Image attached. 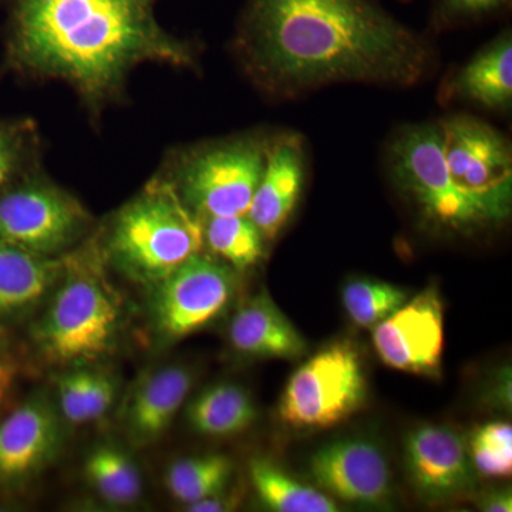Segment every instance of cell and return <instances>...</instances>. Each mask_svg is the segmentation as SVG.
Wrapping results in <instances>:
<instances>
[{"mask_svg": "<svg viewBox=\"0 0 512 512\" xmlns=\"http://www.w3.org/2000/svg\"><path fill=\"white\" fill-rule=\"evenodd\" d=\"M234 50L275 99L338 83L414 86L433 64L426 40L376 0H248Z\"/></svg>", "mask_w": 512, "mask_h": 512, "instance_id": "6da1fadb", "label": "cell"}, {"mask_svg": "<svg viewBox=\"0 0 512 512\" xmlns=\"http://www.w3.org/2000/svg\"><path fill=\"white\" fill-rule=\"evenodd\" d=\"M157 2L10 0V67L32 80L66 84L96 123L124 100L137 67L197 69V47L160 25Z\"/></svg>", "mask_w": 512, "mask_h": 512, "instance_id": "7a4b0ae2", "label": "cell"}, {"mask_svg": "<svg viewBox=\"0 0 512 512\" xmlns=\"http://www.w3.org/2000/svg\"><path fill=\"white\" fill-rule=\"evenodd\" d=\"M234 474L231 458L222 454L188 457L168 468L165 484L175 500L190 507L224 493Z\"/></svg>", "mask_w": 512, "mask_h": 512, "instance_id": "7402d4cb", "label": "cell"}, {"mask_svg": "<svg viewBox=\"0 0 512 512\" xmlns=\"http://www.w3.org/2000/svg\"><path fill=\"white\" fill-rule=\"evenodd\" d=\"M92 370L79 369L60 377L57 383L60 410L72 424L86 423V397Z\"/></svg>", "mask_w": 512, "mask_h": 512, "instance_id": "f1b7e54d", "label": "cell"}, {"mask_svg": "<svg viewBox=\"0 0 512 512\" xmlns=\"http://www.w3.org/2000/svg\"><path fill=\"white\" fill-rule=\"evenodd\" d=\"M154 288L158 333L167 340L183 339L225 311L237 288V271L200 252Z\"/></svg>", "mask_w": 512, "mask_h": 512, "instance_id": "30bf717a", "label": "cell"}, {"mask_svg": "<svg viewBox=\"0 0 512 512\" xmlns=\"http://www.w3.org/2000/svg\"><path fill=\"white\" fill-rule=\"evenodd\" d=\"M103 262L97 241L64 255L55 296L36 330L40 349L53 362H92L113 346L121 311L101 271Z\"/></svg>", "mask_w": 512, "mask_h": 512, "instance_id": "277c9868", "label": "cell"}, {"mask_svg": "<svg viewBox=\"0 0 512 512\" xmlns=\"http://www.w3.org/2000/svg\"><path fill=\"white\" fill-rule=\"evenodd\" d=\"M188 420L198 433L227 437L242 433L256 419L251 396L237 384L224 383L202 392L188 407Z\"/></svg>", "mask_w": 512, "mask_h": 512, "instance_id": "ffe728a7", "label": "cell"}, {"mask_svg": "<svg viewBox=\"0 0 512 512\" xmlns=\"http://www.w3.org/2000/svg\"><path fill=\"white\" fill-rule=\"evenodd\" d=\"M447 99L470 101L490 110L512 104V37L505 30L447 82Z\"/></svg>", "mask_w": 512, "mask_h": 512, "instance_id": "ac0fdd59", "label": "cell"}, {"mask_svg": "<svg viewBox=\"0 0 512 512\" xmlns=\"http://www.w3.org/2000/svg\"><path fill=\"white\" fill-rule=\"evenodd\" d=\"M440 124L451 180L493 212L498 222L507 220L512 200V154L507 138L473 117L454 116Z\"/></svg>", "mask_w": 512, "mask_h": 512, "instance_id": "9c48e42d", "label": "cell"}, {"mask_svg": "<svg viewBox=\"0 0 512 512\" xmlns=\"http://www.w3.org/2000/svg\"><path fill=\"white\" fill-rule=\"evenodd\" d=\"M116 397V382L103 372H93L86 397V421L99 420L109 412Z\"/></svg>", "mask_w": 512, "mask_h": 512, "instance_id": "f546056e", "label": "cell"}, {"mask_svg": "<svg viewBox=\"0 0 512 512\" xmlns=\"http://www.w3.org/2000/svg\"><path fill=\"white\" fill-rule=\"evenodd\" d=\"M309 468L320 488L345 503L380 505L392 495L389 464L372 441L326 444L313 454Z\"/></svg>", "mask_w": 512, "mask_h": 512, "instance_id": "4fadbf2b", "label": "cell"}, {"mask_svg": "<svg viewBox=\"0 0 512 512\" xmlns=\"http://www.w3.org/2000/svg\"><path fill=\"white\" fill-rule=\"evenodd\" d=\"M60 443L59 421L42 402L22 404L0 420V484L32 477L52 460Z\"/></svg>", "mask_w": 512, "mask_h": 512, "instance_id": "9a60e30c", "label": "cell"}, {"mask_svg": "<svg viewBox=\"0 0 512 512\" xmlns=\"http://www.w3.org/2000/svg\"><path fill=\"white\" fill-rule=\"evenodd\" d=\"M511 0H436L433 23L437 29L478 22L504 12Z\"/></svg>", "mask_w": 512, "mask_h": 512, "instance_id": "83f0119b", "label": "cell"}, {"mask_svg": "<svg viewBox=\"0 0 512 512\" xmlns=\"http://www.w3.org/2000/svg\"><path fill=\"white\" fill-rule=\"evenodd\" d=\"M389 168L397 187L436 227L466 234L498 224L493 212L451 180L441 124H417L399 131L390 144Z\"/></svg>", "mask_w": 512, "mask_h": 512, "instance_id": "8992f818", "label": "cell"}, {"mask_svg": "<svg viewBox=\"0 0 512 512\" xmlns=\"http://www.w3.org/2000/svg\"><path fill=\"white\" fill-rule=\"evenodd\" d=\"M87 480L107 503L130 505L136 503L143 491L140 471L126 453L116 447L94 448L87 457Z\"/></svg>", "mask_w": 512, "mask_h": 512, "instance_id": "cb8c5ba5", "label": "cell"}, {"mask_svg": "<svg viewBox=\"0 0 512 512\" xmlns=\"http://www.w3.org/2000/svg\"><path fill=\"white\" fill-rule=\"evenodd\" d=\"M92 217L79 200L33 170L0 194V241L63 256L86 239Z\"/></svg>", "mask_w": 512, "mask_h": 512, "instance_id": "52a82bcc", "label": "cell"}, {"mask_svg": "<svg viewBox=\"0 0 512 512\" xmlns=\"http://www.w3.org/2000/svg\"><path fill=\"white\" fill-rule=\"evenodd\" d=\"M471 463L485 477L503 478L512 473V427L493 421L478 427L468 448Z\"/></svg>", "mask_w": 512, "mask_h": 512, "instance_id": "4316f807", "label": "cell"}, {"mask_svg": "<svg viewBox=\"0 0 512 512\" xmlns=\"http://www.w3.org/2000/svg\"><path fill=\"white\" fill-rule=\"evenodd\" d=\"M249 477L256 494L269 510L276 512H335V501L309 485L302 484L265 458H254Z\"/></svg>", "mask_w": 512, "mask_h": 512, "instance_id": "44dd1931", "label": "cell"}, {"mask_svg": "<svg viewBox=\"0 0 512 512\" xmlns=\"http://www.w3.org/2000/svg\"><path fill=\"white\" fill-rule=\"evenodd\" d=\"M201 221L204 245L235 271H245L261 261L265 238L247 214L207 217Z\"/></svg>", "mask_w": 512, "mask_h": 512, "instance_id": "603a6c76", "label": "cell"}, {"mask_svg": "<svg viewBox=\"0 0 512 512\" xmlns=\"http://www.w3.org/2000/svg\"><path fill=\"white\" fill-rule=\"evenodd\" d=\"M303 177L305 150L301 137L284 134L269 140L264 173L247 212L265 241L278 237L291 217L301 197Z\"/></svg>", "mask_w": 512, "mask_h": 512, "instance_id": "5bb4252c", "label": "cell"}, {"mask_svg": "<svg viewBox=\"0 0 512 512\" xmlns=\"http://www.w3.org/2000/svg\"><path fill=\"white\" fill-rule=\"evenodd\" d=\"M384 365L399 372L439 376L444 349V308L439 292L426 289L373 328Z\"/></svg>", "mask_w": 512, "mask_h": 512, "instance_id": "8fae6325", "label": "cell"}, {"mask_svg": "<svg viewBox=\"0 0 512 512\" xmlns=\"http://www.w3.org/2000/svg\"><path fill=\"white\" fill-rule=\"evenodd\" d=\"M481 510L487 512H511L512 497L510 491H497L485 497L481 503Z\"/></svg>", "mask_w": 512, "mask_h": 512, "instance_id": "1f68e13d", "label": "cell"}, {"mask_svg": "<svg viewBox=\"0 0 512 512\" xmlns=\"http://www.w3.org/2000/svg\"><path fill=\"white\" fill-rule=\"evenodd\" d=\"M407 473L424 500L443 503L474 487V468L464 439L446 426L413 430L404 446Z\"/></svg>", "mask_w": 512, "mask_h": 512, "instance_id": "7c38bea8", "label": "cell"}, {"mask_svg": "<svg viewBox=\"0 0 512 512\" xmlns=\"http://www.w3.org/2000/svg\"><path fill=\"white\" fill-rule=\"evenodd\" d=\"M40 137L30 120H0V194L39 165Z\"/></svg>", "mask_w": 512, "mask_h": 512, "instance_id": "d4e9b609", "label": "cell"}, {"mask_svg": "<svg viewBox=\"0 0 512 512\" xmlns=\"http://www.w3.org/2000/svg\"><path fill=\"white\" fill-rule=\"evenodd\" d=\"M15 365H13L12 355L5 336L0 332V412L3 404L8 400L13 382H15Z\"/></svg>", "mask_w": 512, "mask_h": 512, "instance_id": "4dcf8cb0", "label": "cell"}, {"mask_svg": "<svg viewBox=\"0 0 512 512\" xmlns=\"http://www.w3.org/2000/svg\"><path fill=\"white\" fill-rule=\"evenodd\" d=\"M366 399V377L355 346H326L296 369L279 400V417L299 430L330 429Z\"/></svg>", "mask_w": 512, "mask_h": 512, "instance_id": "ba28073f", "label": "cell"}, {"mask_svg": "<svg viewBox=\"0 0 512 512\" xmlns=\"http://www.w3.org/2000/svg\"><path fill=\"white\" fill-rule=\"evenodd\" d=\"M228 336L232 348L248 356L289 360L306 352L301 333L266 293L238 309Z\"/></svg>", "mask_w": 512, "mask_h": 512, "instance_id": "e0dca14e", "label": "cell"}, {"mask_svg": "<svg viewBox=\"0 0 512 512\" xmlns=\"http://www.w3.org/2000/svg\"><path fill=\"white\" fill-rule=\"evenodd\" d=\"M63 256H45L0 241V319L29 311L56 288Z\"/></svg>", "mask_w": 512, "mask_h": 512, "instance_id": "d6986e66", "label": "cell"}, {"mask_svg": "<svg viewBox=\"0 0 512 512\" xmlns=\"http://www.w3.org/2000/svg\"><path fill=\"white\" fill-rule=\"evenodd\" d=\"M191 386V373L181 366L161 367L138 384L124 414L131 441L147 446L160 439L183 407Z\"/></svg>", "mask_w": 512, "mask_h": 512, "instance_id": "2e32d148", "label": "cell"}, {"mask_svg": "<svg viewBox=\"0 0 512 512\" xmlns=\"http://www.w3.org/2000/svg\"><path fill=\"white\" fill-rule=\"evenodd\" d=\"M268 141L242 134L184 147L171 154L160 175L201 220L245 215L264 173Z\"/></svg>", "mask_w": 512, "mask_h": 512, "instance_id": "5b68a950", "label": "cell"}, {"mask_svg": "<svg viewBox=\"0 0 512 512\" xmlns=\"http://www.w3.org/2000/svg\"><path fill=\"white\" fill-rule=\"evenodd\" d=\"M342 301L355 325L373 329L407 301V293L387 282L359 279L345 286Z\"/></svg>", "mask_w": 512, "mask_h": 512, "instance_id": "484cf974", "label": "cell"}, {"mask_svg": "<svg viewBox=\"0 0 512 512\" xmlns=\"http://www.w3.org/2000/svg\"><path fill=\"white\" fill-rule=\"evenodd\" d=\"M104 261L138 284L157 286L204 248L202 221L157 174L111 218L99 239Z\"/></svg>", "mask_w": 512, "mask_h": 512, "instance_id": "3957f363", "label": "cell"}]
</instances>
